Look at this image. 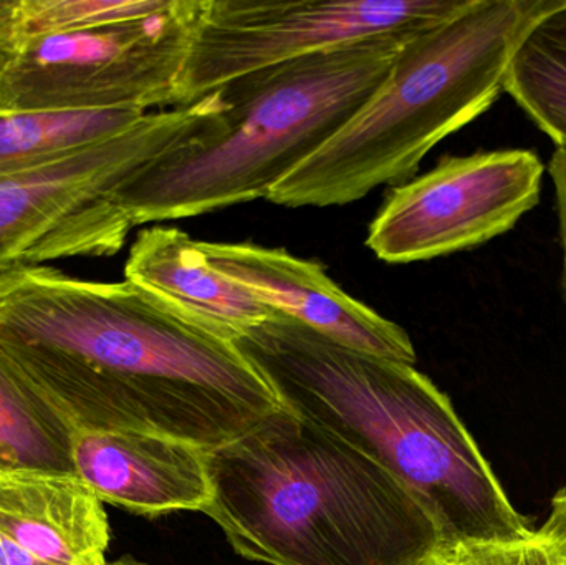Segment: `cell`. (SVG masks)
I'll list each match as a JSON object with an SVG mask.
<instances>
[{"label":"cell","mask_w":566,"mask_h":565,"mask_svg":"<svg viewBox=\"0 0 566 565\" xmlns=\"http://www.w3.org/2000/svg\"><path fill=\"white\" fill-rule=\"evenodd\" d=\"M0 362L83 430L214 450L283 407L234 342L129 281L53 265L0 274Z\"/></svg>","instance_id":"cell-1"},{"label":"cell","mask_w":566,"mask_h":565,"mask_svg":"<svg viewBox=\"0 0 566 565\" xmlns=\"http://www.w3.org/2000/svg\"><path fill=\"white\" fill-rule=\"evenodd\" d=\"M234 344L289 410L409 488L441 543L534 536L448 395L415 365L343 347L279 312Z\"/></svg>","instance_id":"cell-2"},{"label":"cell","mask_w":566,"mask_h":565,"mask_svg":"<svg viewBox=\"0 0 566 565\" xmlns=\"http://www.w3.org/2000/svg\"><path fill=\"white\" fill-rule=\"evenodd\" d=\"M208 514L239 556L271 565H422L441 544L385 468L283 405L206 451Z\"/></svg>","instance_id":"cell-3"},{"label":"cell","mask_w":566,"mask_h":565,"mask_svg":"<svg viewBox=\"0 0 566 565\" xmlns=\"http://www.w3.org/2000/svg\"><path fill=\"white\" fill-rule=\"evenodd\" d=\"M416 33L361 40L219 86L218 126L136 172L113 199L133 226L268 199L365 105Z\"/></svg>","instance_id":"cell-4"},{"label":"cell","mask_w":566,"mask_h":565,"mask_svg":"<svg viewBox=\"0 0 566 565\" xmlns=\"http://www.w3.org/2000/svg\"><path fill=\"white\" fill-rule=\"evenodd\" d=\"M548 3L469 0L451 19L412 35L365 105L268 201L343 206L409 181L438 143L494 105L518 39Z\"/></svg>","instance_id":"cell-5"},{"label":"cell","mask_w":566,"mask_h":565,"mask_svg":"<svg viewBox=\"0 0 566 565\" xmlns=\"http://www.w3.org/2000/svg\"><path fill=\"white\" fill-rule=\"evenodd\" d=\"M222 112L218 88L189 105L146 113L112 138L0 176V274L118 254L135 226L113 195L166 153L218 126Z\"/></svg>","instance_id":"cell-6"},{"label":"cell","mask_w":566,"mask_h":565,"mask_svg":"<svg viewBox=\"0 0 566 565\" xmlns=\"http://www.w3.org/2000/svg\"><path fill=\"white\" fill-rule=\"evenodd\" d=\"M201 0H166L142 19L27 40L0 72V112L179 106Z\"/></svg>","instance_id":"cell-7"},{"label":"cell","mask_w":566,"mask_h":565,"mask_svg":"<svg viewBox=\"0 0 566 565\" xmlns=\"http://www.w3.org/2000/svg\"><path fill=\"white\" fill-rule=\"evenodd\" d=\"M469 0H201L179 106L249 73L385 35L422 32Z\"/></svg>","instance_id":"cell-8"},{"label":"cell","mask_w":566,"mask_h":565,"mask_svg":"<svg viewBox=\"0 0 566 565\" xmlns=\"http://www.w3.org/2000/svg\"><path fill=\"white\" fill-rule=\"evenodd\" d=\"M545 166L531 149L446 156L391 189L366 248L389 264L468 251L511 231L538 205Z\"/></svg>","instance_id":"cell-9"},{"label":"cell","mask_w":566,"mask_h":565,"mask_svg":"<svg viewBox=\"0 0 566 565\" xmlns=\"http://www.w3.org/2000/svg\"><path fill=\"white\" fill-rule=\"evenodd\" d=\"M198 242L216 272L244 285L279 314L343 347L416 364L405 328L346 294L316 262L251 242Z\"/></svg>","instance_id":"cell-10"},{"label":"cell","mask_w":566,"mask_h":565,"mask_svg":"<svg viewBox=\"0 0 566 565\" xmlns=\"http://www.w3.org/2000/svg\"><path fill=\"white\" fill-rule=\"evenodd\" d=\"M206 451L145 431L75 428L72 441L76 477L98 500L149 520L205 513L212 498Z\"/></svg>","instance_id":"cell-11"},{"label":"cell","mask_w":566,"mask_h":565,"mask_svg":"<svg viewBox=\"0 0 566 565\" xmlns=\"http://www.w3.org/2000/svg\"><path fill=\"white\" fill-rule=\"evenodd\" d=\"M125 279L181 317L232 342L277 314L244 285L216 272L199 242L178 228L143 229L129 249Z\"/></svg>","instance_id":"cell-12"},{"label":"cell","mask_w":566,"mask_h":565,"mask_svg":"<svg viewBox=\"0 0 566 565\" xmlns=\"http://www.w3.org/2000/svg\"><path fill=\"white\" fill-rule=\"evenodd\" d=\"M0 533L53 565H105L108 514L73 474L0 473Z\"/></svg>","instance_id":"cell-13"},{"label":"cell","mask_w":566,"mask_h":565,"mask_svg":"<svg viewBox=\"0 0 566 565\" xmlns=\"http://www.w3.org/2000/svg\"><path fill=\"white\" fill-rule=\"evenodd\" d=\"M504 92L557 145L566 148V0H551L522 33Z\"/></svg>","instance_id":"cell-14"},{"label":"cell","mask_w":566,"mask_h":565,"mask_svg":"<svg viewBox=\"0 0 566 565\" xmlns=\"http://www.w3.org/2000/svg\"><path fill=\"white\" fill-rule=\"evenodd\" d=\"M75 427L0 362V473L73 474Z\"/></svg>","instance_id":"cell-15"},{"label":"cell","mask_w":566,"mask_h":565,"mask_svg":"<svg viewBox=\"0 0 566 565\" xmlns=\"http://www.w3.org/2000/svg\"><path fill=\"white\" fill-rule=\"evenodd\" d=\"M143 112H0V176L69 155L135 126Z\"/></svg>","instance_id":"cell-16"},{"label":"cell","mask_w":566,"mask_h":565,"mask_svg":"<svg viewBox=\"0 0 566 565\" xmlns=\"http://www.w3.org/2000/svg\"><path fill=\"white\" fill-rule=\"evenodd\" d=\"M165 2L166 0H15L17 43L20 46L27 40L142 19L161 9Z\"/></svg>","instance_id":"cell-17"},{"label":"cell","mask_w":566,"mask_h":565,"mask_svg":"<svg viewBox=\"0 0 566 565\" xmlns=\"http://www.w3.org/2000/svg\"><path fill=\"white\" fill-rule=\"evenodd\" d=\"M422 565H564L554 544L535 531L534 536L512 543L459 541L441 543Z\"/></svg>","instance_id":"cell-18"},{"label":"cell","mask_w":566,"mask_h":565,"mask_svg":"<svg viewBox=\"0 0 566 565\" xmlns=\"http://www.w3.org/2000/svg\"><path fill=\"white\" fill-rule=\"evenodd\" d=\"M552 182L557 202L558 229H560L562 249H564V264H566V148L555 149L548 163Z\"/></svg>","instance_id":"cell-19"},{"label":"cell","mask_w":566,"mask_h":565,"mask_svg":"<svg viewBox=\"0 0 566 565\" xmlns=\"http://www.w3.org/2000/svg\"><path fill=\"white\" fill-rule=\"evenodd\" d=\"M537 533L566 556V488L555 494L552 500L551 516Z\"/></svg>","instance_id":"cell-20"},{"label":"cell","mask_w":566,"mask_h":565,"mask_svg":"<svg viewBox=\"0 0 566 565\" xmlns=\"http://www.w3.org/2000/svg\"><path fill=\"white\" fill-rule=\"evenodd\" d=\"M15 0H0V72L15 52Z\"/></svg>","instance_id":"cell-21"},{"label":"cell","mask_w":566,"mask_h":565,"mask_svg":"<svg viewBox=\"0 0 566 565\" xmlns=\"http://www.w3.org/2000/svg\"><path fill=\"white\" fill-rule=\"evenodd\" d=\"M0 565H53L40 559L30 551L13 543L6 534L0 533Z\"/></svg>","instance_id":"cell-22"},{"label":"cell","mask_w":566,"mask_h":565,"mask_svg":"<svg viewBox=\"0 0 566 565\" xmlns=\"http://www.w3.org/2000/svg\"><path fill=\"white\" fill-rule=\"evenodd\" d=\"M105 565H148V564L142 563V561L135 559V557H132V556H123V557H119V559L112 561V563H106Z\"/></svg>","instance_id":"cell-23"},{"label":"cell","mask_w":566,"mask_h":565,"mask_svg":"<svg viewBox=\"0 0 566 565\" xmlns=\"http://www.w3.org/2000/svg\"><path fill=\"white\" fill-rule=\"evenodd\" d=\"M562 287H564V295L566 301V264H564V274H562Z\"/></svg>","instance_id":"cell-24"},{"label":"cell","mask_w":566,"mask_h":565,"mask_svg":"<svg viewBox=\"0 0 566 565\" xmlns=\"http://www.w3.org/2000/svg\"><path fill=\"white\" fill-rule=\"evenodd\" d=\"M562 564L566 565V556H564V554H562Z\"/></svg>","instance_id":"cell-25"}]
</instances>
